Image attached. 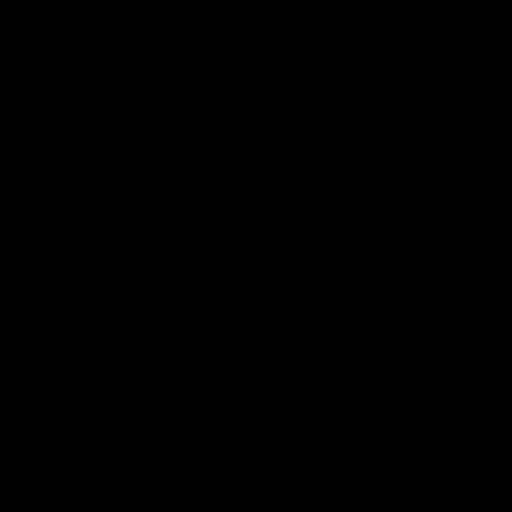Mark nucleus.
Listing matches in <instances>:
<instances>
[]
</instances>
